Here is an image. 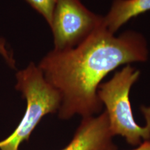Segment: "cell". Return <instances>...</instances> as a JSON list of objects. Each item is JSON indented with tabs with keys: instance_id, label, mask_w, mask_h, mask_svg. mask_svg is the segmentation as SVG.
<instances>
[{
	"instance_id": "obj_4",
	"label": "cell",
	"mask_w": 150,
	"mask_h": 150,
	"mask_svg": "<svg viewBox=\"0 0 150 150\" xmlns=\"http://www.w3.org/2000/svg\"><path fill=\"white\" fill-rule=\"evenodd\" d=\"M104 24V17L89 11L81 0H57L50 26L54 50L76 47Z\"/></svg>"
},
{
	"instance_id": "obj_1",
	"label": "cell",
	"mask_w": 150,
	"mask_h": 150,
	"mask_svg": "<svg viewBox=\"0 0 150 150\" xmlns=\"http://www.w3.org/2000/svg\"><path fill=\"white\" fill-rule=\"evenodd\" d=\"M147 42L141 33L127 31L115 36L103 24L76 47L54 50L38 65L47 81L59 92L60 119L99 115L103 104L98 88L110 72L123 65L145 62Z\"/></svg>"
},
{
	"instance_id": "obj_9",
	"label": "cell",
	"mask_w": 150,
	"mask_h": 150,
	"mask_svg": "<svg viewBox=\"0 0 150 150\" xmlns=\"http://www.w3.org/2000/svg\"><path fill=\"white\" fill-rule=\"evenodd\" d=\"M5 51V43L3 40L0 39V54H3Z\"/></svg>"
},
{
	"instance_id": "obj_5",
	"label": "cell",
	"mask_w": 150,
	"mask_h": 150,
	"mask_svg": "<svg viewBox=\"0 0 150 150\" xmlns=\"http://www.w3.org/2000/svg\"><path fill=\"white\" fill-rule=\"evenodd\" d=\"M106 112L83 117L72 138L61 150H117Z\"/></svg>"
},
{
	"instance_id": "obj_8",
	"label": "cell",
	"mask_w": 150,
	"mask_h": 150,
	"mask_svg": "<svg viewBox=\"0 0 150 150\" xmlns=\"http://www.w3.org/2000/svg\"><path fill=\"white\" fill-rule=\"evenodd\" d=\"M132 150H150V140L142 142L140 145Z\"/></svg>"
},
{
	"instance_id": "obj_7",
	"label": "cell",
	"mask_w": 150,
	"mask_h": 150,
	"mask_svg": "<svg viewBox=\"0 0 150 150\" xmlns=\"http://www.w3.org/2000/svg\"><path fill=\"white\" fill-rule=\"evenodd\" d=\"M25 1L38 13L43 16L50 27L57 0H25Z\"/></svg>"
},
{
	"instance_id": "obj_2",
	"label": "cell",
	"mask_w": 150,
	"mask_h": 150,
	"mask_svg": "<svg viewBox=\"0 0 150 150\" xmlns=\"http://www.w3.org/2000/svg\"><path fill=\"white\" fill-rule=\"evenodd\" d=\"M140 74V71L130 64L126 65L108 81L101 83L97 91L99 100L105 106L113 136L122 137L134 147L150 140V106L141 107L146 124L140 126L135 120L129 98L131 87Z\"/></svg>"
},
{
	"instance_id": "obj_3",
	"label": "cell",
	"mask_w": 150,
	"mask_h": 150,
	"mask_svg": "<svg viewBox=\"0 0 150 150\" xmlns=\"http://www.w3.org/2000/svg\"><path fill=\"white\" fill-rule=\"evenodd\" d=\"M16 88L27 101L22 119L13 132L0 141V150H19L22 142L28 141L38 124L48 114L58 112L61 96L47 81L42 72L31 63L16 74Z\"/></svg>"
},
{
	"instance_id": "obj_6",
	"label": "cell",
	"mask_w": 150,
	"mask_h": 150,
	"mask_svg": "<svg viewBox=\"0 0 150 150\" xmlns=\"http://www.w3.org/2000/svg\"><path fill=\"white\" fill-rule=\"evenodd\" d=\"M150 11V0H113L104 17V25L112 34L131 18Z\"/></svg>"
}]
</instances>
